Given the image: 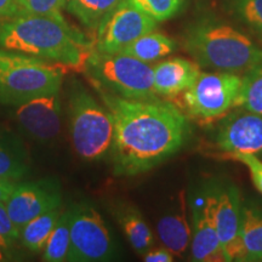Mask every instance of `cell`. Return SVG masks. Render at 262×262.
<instances>
[{
	"mask_svg": "<svg viewBox=\"0 0 262 262\" xmlns=\"http://www.w3.org/2000/svg\"><path fill=\"white\" fill-rule=\"evenodd\" d=\"M114 216L130 245L137 254L143 256L147 251L150 250L155 243V237L136 208L129 204L117 205L114 209Z\"/></svg>",
	"mask_w": 262,
	"mask_h": 262,
	"instance_id": "d6986e66",
	"label": "cell"
},
{
	"mask_svg": "<svg viewBox=\"0 0 262 262\" xmlns=\"http://www.w3.org/2000/svg\"><path fill=\"white\" fill-rule=\"evenodd\" d=\"M19 234L21 231L10 217L5 203H0V247L8 251L19 241Z\"/></svg>",
	"mask_w": 262,
	"mask_h": 262,
	"instance_id": "83f0119b",
	"label": "cell"
},
{
	"mask_svg": "<svg viewBox=\"0 0 262 262\" xmlns=\"http://www.w3.org/2000/svg\"><path fill=\"white\" fill-rule=\"evenodd\" d=\"M24 12L35 15L64 18L62 10L66 9V0H18Z\"/></svg>",
	"mask_w": 262,
	"mask_h": 262,
	"instance_id": "4316f807",
	"label": "cell"
},
{
	"mask_svg": "<svg viewBox=\"0 0 262 262\" xmlns=\"http://www.w3.org/2000/svg\"><path fill=\"white\" fill-rule=\"evenodd\" d=\"M201 73V67L186 58L175 57L153 66V88L159 97L172 100L183 94Z\"/></svg>",
	"mask_w": 262,
	"mask_h": 262,
	"instance_id": "9a60e30c",
	"label": "cell"
},
{
	"mask_svg": "<svg viewBox=\"0 0 262 262\" xmlns=\"http://www.w3.org/2000/svg\"><path fill=\"white\" fill-rule=\"evenodd\" d=\"M95 89L129 100H155L153 66L122 52L94 49L83 70Z\"/></svg>",
	"mask_w": 262,
	"mask_h": 262,
	"instance_id": "8992f818",
	"label": "cell"
},
{
	"mask_svg": "<svg viewBox=\"0 0 262 262\" xmlns=\"http://www.w3.org/2000/svg\"><path fill=\"white\" fill-rule=\"evenodd\" d=\"M175 50V40L162 34V33L152 31L147 34H143L142 37L137 38L136 40H134L119 52L135 57L137 60L146 62V63H152V62L168 56Z\"/></svg>",
	"mask_w": 262,
	"mask_h": 262,
	"instance_id": "ffe728a7",
	"label": "cell"
},
{
	"mask_svg": "<svg viewBox=\"0 0 262 262\" xmlns=\"http://www.w3.org/2000/svg\"><path fill=\"white\" fill-rule=\"evenodd\" d=\"M15 182L0 180V203H5L15 188Z\"/></svg>",
	"mask_w": 262,
	"mask_h": 262,
	"instance_id": "1f68e13d",
	"label": "cell"
},
{
	"mask_svg": "<svg viewBox=\"0 0 262 262\" xmlns=\"http://www.w3.org/2000/svg\"><path fill=\"white\" fill-rule=\"evenodd\" d=\"M123 0H66V10L91 31L98 26Z\"/></svg>",
	"mask_w": 262,
	"mask_h": 262,
	"instance_id": "7402d4cb",
	"label": "cell"
},
{
	"mask_svg": "<svg viewBox=\"0 0 262 262\" xmlns=\"http://www.w3.org/2000/svg\"><path fill=\"white\" fill-rule=\"evenodd\" d=\"M71 245L70 210L61 214L54 231L49 238L47 247L42 251V261L62 262L67 261Z\"/></svg>",
	"mask_w": 262,
	"mask_h": 262,
	"instance_id": "d4e9b609",
	"label": "cell"
},
{
	"mask_svg": "<svg viewBox=\"0 0 262 262\" xmlns=\"http://www.w3.org/2000/svg\"><path fill=\"white\" fill-rule=\"evenodd\" d=\"M24 14L18 0H0V19Z\"/></svg>",
	"mask_w": 262,
	"mask_h": 262,
	"instance_id": "f546056e",
	"label": "cell"
},
{
	"mask_svg": "<svg viewBox=\"0 0 262 262\" xmlns=\"http://www.w3.org/2000/svg\"><path fill=\"white\" fill-rule=\"evenodd\" d=\"M8 260V255L5 254V250L0 247V261H6Z\"/></svg>",
	"mask_w": 262,
	"mask_h": 262,
	"instance_id": "d6a6232c",
	"label": "cell"
},
{
	"mask_svg": "<svg viewBox=\"0 0 262 262\" xmlns=\"http://www.w3.org/2000/svg\"><path fill=\"white\" fill-rule=\"evenodd\" d=\"M67 71L55 62L0 48V104L17 107L60 91Z\"/></svg>",
	"mask_w": 262,
	"mask_h": 262,
	"instance_id": "277c9868",
	"label": "cell"
},
{
	"mask_svg": "<svg viewBox=\"0 0 262 262\" xmlns=\"http://www.w3.org/2000/svg\"><path fill=\"white\" fill-rule=\"evenodd\" d=\"M71 245L67 261L101 262L116 256V244L102 216L90 203L80 202L70 209Z\"/></svg>",
	"mask_w": 262,
	"mask_h": 262,
	"instance_id": "52a82bcc",
	"label": "cell"
},
{
	"mask_svg": "<svg viewBox=\"0 0 262 262\" xmlns=\"http://www.w3.org/2000/svg\"><path fill=\"white\" fill-rule=\"evenodd\" d=\"M113 118L114 173L135 176L168 160L187 142V117L165 98L129 100L95 89Z\"/></svg>",
	"mask_w": 262,
	"mask_h": 262,
	"instance_id": "6da1fadb",
	"label": "cell"
},
{
	"mask_svg": "<svg viewBox=\"0 0 262 262\" xmlns=\"http://www.w3.org/2000/svg\"><path fill=\"white\" fill-rule=\"evenodd\" d=\"M212 210L225 261H241V193L233 183L211 181Z\"/></svg>",
	"mask_w": 262,
	"mask_h": 262,
	"instance_id": "8fae6325",
	"label": "cell"
},
{
	"mask_svg": "<svg viewBox=\"0 0 262 262\" xmlns=\"http://www.w3.org/2000/svg\"><path fill=\"white\" fill-rule=\"evenodd\" d=\"M241 261L262 262V205L247 202L242 204Z\"/></svg>",
	"mask_w": 262,
	"mask_h": 262,
	"instance_id": "e0dca14e",
	"label": "cell"
},
{
	"mask_svg": "<svg viewBox=\"0 0 262 262\" xmlns=\"http://www.w3.org/2000/svg\"><path fill=\"white\" fill-rule=\"evenodd\" d=\"M242 86V75L228 72H201L183 93L185 106L192 117L210 120L224 116L234 106Z\"/></svg>",
	"mask_w": 262,
	"mask_h": 262,
	"instance_id": "ba28073f",
	"label": "cell"
},
{
	"mask_svg": "<svg viewBox=\"0 0 262 262\" xmlns=\"http://www.w3.org/2000/svg\"><path fill=\"white\" fill-rule=\"evenodd\" d=\"M61 204L62 188L54 178L17 182L5 202L6 210L19 231L33 219L61 208Z\"/></svg>",
	"mask_w": 262,
	"mask_h": 262,
	"instance_id": "30bf717a",
	"label": "cell"
},
{
	"mask_svg": "<svg viewBox=\"0 0 262 262\" xmlns=\"http://www.w3.org/2000/svg\"><path fill=\"white\" fill-rule=\"evenodd\" d=\"M143 260L146 262H172L173 255L166 248L149 250L143 255Z\"/></svg>",
	"mask_w": 262,
	"mask_h": 262,
	"instance_id": "4dcf8cb0",
	"label": "cell"
},
{
	"mask_svg": "<svg viewBox=\"0 0 262 262\" xmlns=\"http://www.w3.org/2000/svg\"><path fill=\"white\" fill-rule=\"evenodd\" d=\"M189 208L192 211V260L198 262L225 261L216 232L211 181L205 183L194 195L191 196Z\"/></svg>",
	"mask_w": 262,
	"mask_h": 262,
	"instance_id": "7c38bea8",
	"label": "cell"
},
{
	"mask_svg": "<svg viewBox=\"0 0 262 262\" xmlns=\"http://www.w3.org/2000/svg\"><path fill=\"white\" fill-rule=\"evenodd\" d=\"M157 232L160 242L173 256H182L187 251L192 239V228L187 220L186 203L182 196L180 198L179 210L163 216L157 225Z\"/></svg>",
	"mask_w": 262,
	"mask_h": 262,
	"instance_id": "2e32d148",
	"label": "cell"
},
{
	"mask_svg": "<svg viewBox=\"0 0 262 262\" xmlns=\"http://www.w3.org/2000/svg\"><path fill=\"white\" fill-rule=\"evenodd\" d=\"M131 5L135 6L143 14L163 22L173 17L181 11L185 0H127Z\"/></svg>",
	"mask_w": 262,
	"mask_h": 262,
	"instance_id": "484cf974",
	"label": "cell"
},
{
	"mask_svg": "<svg viewBox=\"0 0 262 262\" xmlns=\"http://www.w3.org/2000/svg\"><path fill=\"white\" fill-rule=\"evenodd\" d=\"M14 118L19 127L35 142L48 143L61 131V90L33 98L21 106L14 107Z\"/></svg>",
	"mask_w": 262,
	"mask_h": 262,
	"instance_id": "4fadbf2b",
	"label": "cell"
},
{
	"mask_svg": "<svg viewBox=\"0 0 262 262\" xmlns=\"http://www.w3.org/2000/svg\"><path fill=\"white\" fill-rule=\"evenodd\" d=\"M234 106L262 116V62L242 75V86Z\"/></svg>",
	"mask_w": 262,
	"mask_h": 262,
	"instance_id": "cb8c5ba5",
	"label": "cell"
},
{
	"mask_svg": "<svg viewBox=\"0 0 262 262\" xmlns=\"http://www.w3.org/2000/svg\"><path fill=\"white\" fill-rule=\"evenodd\" d=\"M225 11L262 40V0H222Z\"/></svg>",
	"mask_w": 262,
	"mask_h": 262,
	"instance_id": "603a6c76",
	"label": "cell"
},
{
	"mask_svg": "<svg viewBox=\"0 0 262 262\" xmlns=\"http://www.w3.org/2000/svg\"><path fill=\"white\" fill-rule=\"evenodd\" d=\"M29 172L28 155L17 137L0 130V180L17 183Z\"/></svg>",
	"mask_w": 262,
	"mask_h": 262,
	"instance_id": "ac0fdd59",
	"label": "cell"
},
{
	"mask_svg": "<svg viewBox=\"0 0 262 262\" xmlns=\"http://www.w3.org/2000/svg\"><path fill=\"white\" fill-rule=\"evenodd\" d=\"M61 214L62 211L60 208L54 209L29 221L21 229V234H19L21 244L34 254L44 251Z\"/></svg>",
	"mask_w": 262,
	"mask_h": 262,
	"instance_id": "44dd1931",
	"label": "cell"
},
{
	"mask_svg": "<svg viewBox=\"0 0 262 262\" xmlns=\"http://www.w3.org/2000/svg\"><path fill=\"white\" fill-rule=\"evenodd\" d=\"M183 47L199 67L245 73L262 62V48L234 26L211 14L193 19L183 34Z\"/></svg>",
	"mask_w": 262,
	"mask_h": 262,
	"instance_id": "3957f363",
	"label": "cell"
},
{
	"mask_svg": "<svg viewBox=\"0 0 262 262\" xmlns=\"http://www.w3.org/2000/svg\"><path fill=\"white\" fill-rule=\"evenodd\" d=\"M71 142L85 162H97L111 153L114 137L113 118L79 80L68 85Z\"/></svg>",
	"mask_w": 262,
	"mask_h": 262,
	"instance_id": "5b68a950",
	"label": "cell"
},
{
	"mask_svg": "<svg viewBox=\"0 0 262 262\" xmlns=\"http://www.w3.org/2000/svg\"><path fill=\"white\" fill-rule=\"evenodd\" d=\"M232 159L243 163L249 169L251 180L254 186L262 194V162L255 155H248V153H234L229 155Z\"/></svg>",
	"mask_w": 262,
	"mask_h": 262,
	"instance_id": "f1b7e54d",
	"label": "cell"
},
{
	"mask_svg": "<svg viewBox=\"0 0 262 262\" xmlns=\"http://www.w3.org/2000/svg\"><path fill=\"white\" fill-rule=\"evenodd\" d=\"M247 112L231 114L221 122L215 142L222 152L262 155V116Z\"/></svg>",
	"mask_w": 262,
	"mask_h": 262,
	"instance_id": "5bb4252c",
	"label": "cell"
},
{
	"mask_svg": "<svg viewBox=\"0 0 262 262\" xmlns=\"http://www.w3.org/2000/svg\"><path fill=\"white\" fill-rule=\"evenodd\" d=\"M0 48L83 72L95 42L64 18L24 12L0 19Z\"/></svg>",
	"mask_w": 262,
	"mask_h": 262,
	"instance_id": "7a4b0ae2",
	"label": "cell"
},
{
	"mask_svg": "<svg viewBox=\"0 0 262 262\" xmlns=\"http://www.w3.org/2000/svg\"><path fill=\"white\" fill-rule=\"evenodd\" d=\"M157 25L156 19L123 0L98 26L95 49L108 54L119 52L137 38L155 31Z\"/></svg>",
	"mask_w": 262,
	"mask_h": 262,
	"instance_id": "9c48e42d",
	"label": "cell"
}]
</instances>
